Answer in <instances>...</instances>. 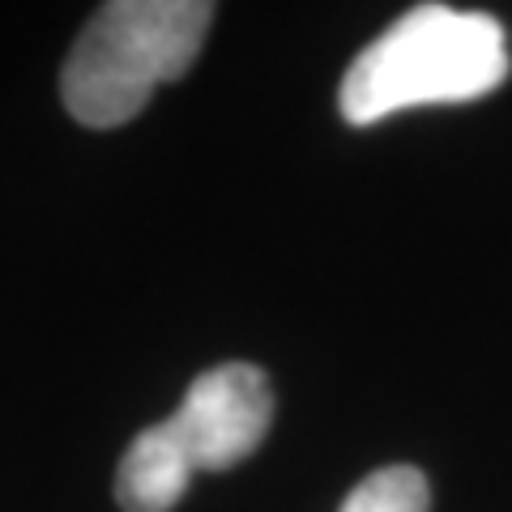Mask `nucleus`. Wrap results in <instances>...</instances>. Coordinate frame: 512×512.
<instances>
[{"mask_svg":"<svg viewBox=\"0 0 512 512\" xmlns=\"http://www.w3.org/2000/svg\"><path fill=\"white\" fill-rule=\"evenodd\" d=\"M508 69V35L491 13L414 5L350 60L338 107L363 128L414 107L474 103L504 86Z\"/></svg>","mask_w":512,"mask_h":512,"instance_id":"1","label":"nucleus"},{"mask_svg":"<svg viewBox=\"0 0 512 512\" xmlns=\"http://www.w3.org/2000/svg\"><path fill=\"white\" fill-rule=\"evenodd\" d=\"M214 22L210 0H111L82 26L60 73V99L86 128H120L154 86L184 77Z\"/></svg>","mask_w":512,"mask_h":512,"instance_id":"2","label":"nucleus"},{"mask_svg":"<svg viewBox=\"0 0 512 512\" xmlns=\"http://www.w3.org/2000/svg\"><path fill=\"white\" fill-rule=\"evenodd\" d=\"M269 419H274L269 376L252 363H222L188 384L180 410L163 419V427L201 474L231 470L252 457L265 440Z\"/></svg>","mask_w":512,"mask_h":512,"instance_id":"3","label":"nucleus"},{"mask_svg":"<svg viewBox=\"0 0 512 512\" xmlns=\"http://www.w3.org/2000/svg\"><path fill=\"white\" fill-rule=\"evenodd\" d=\"M192 478H197L192 461L180 453V444L167 436V427L154 423L128 444V453L120 461L116 504L124 512H171L184 500Z\"/></svg>","mask_w":512,"mask_h":512,"instance_id":"4","label":"nucleus"},{"mask_svg":"<svg viewBox=\"0 0 512 512\" xmlns=\"http://www.w3.org/2000/svg\"><path fill=\"white\" fill-rule=\"evenodd\" d=\"M427 508H431V491L423 470L384 466L376 474H367L342 500L338 512H427Z\"/></svg>","mask_w":512,"mask_h":512,"instance_id":"5","label":"nucleus"}]
</instances>
